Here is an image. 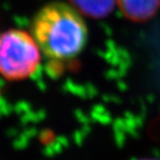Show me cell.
<instances>
[{
    "label": "cell",
    "instance_id": "6da1fadb",
    "mask_svg": "<svg viewBox=\"0 0 160 160\" xmlns=\"http://www.w3.org/2000/svg\"><path fill=\"white\" fill-rule=\"evenodd\" d=\"M31 34L41 51L57 68L72 64L88 42V28L78 11L67 3L44 5L35 15Z\"/></svg>",
    "mask_w": 160,
    "mask_h": 160
},
{
    "label": "cell",
    "instance_id": "7a4b0ae2",
    "mask_svg": "<svg viewBox=\"0 0 160 160\" xmlns=\"http://www.w3.org/2000/svg\"><path fill=\"white\" fill-rule=\"evenodd\" d=\"M41 49L32 34L9 29L0 34V74L10 81L31 77L41 64Z\"/></svg>",
    "mask_w": 160,
    "mask_h": 160
},
{
    "label": "cell",
    "instance_id": "3957f363",
    "mask_svg": "<svg viewBox=\"0 0 160 160\" xmlns=\"http://www.w3.org/2000/svg\"><path fill=\"white\" fill-rule=\"evenodd\" d=\"M116 3L122 15L135 22L151 19L160 8V0H116Z\"/></svg>",
    "mask_w": 160,
    "mask_h": 160
},
{
    "label": "cell",
    "instance_id": "277c9868",
    "mask_svg": "<svg viewBox=\"0 0 160 160\" xmlns=\"http://www.w3.org/2000/svg\"><path fill=\"white\" fill-rule=\"evenodd\" d=\"M72 6L85 16L102 18L108 16L116 4V0H70Z\"/></svg>",
    "mask_w": 160,
    "mask_h": 160
},
{
    "label": "cell",
    "instance_id": "5b68a950",
    "mask_svg": "<svg viewBox=\"0 0 160 160\" xmlns=\"http://www.w3.org/2000/svg\"><path fill=\"white\" fill-rule=\"evenodd\" d=\"M136 160H155V159H136Z\"/></svg>",
    "mask_w": 160,
    "mask_h": 160
}]
</instances>
